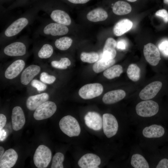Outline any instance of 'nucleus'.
Masks as SVG:
<instances>
[{"label":"nucleus","mask_w":168,"mask_h":168,"mask_svg":"<svg viewBox=\"0 0 168 168\" xmlns=\"http://www.w3.org/2000/svg\"><path fill=\"white\" fill-rule=\"evenodd\" d=\"M39 10L38 7L31 8L12 21L1 32V43L14 39L23 30L34 22L38 17Z\"/></svg>","instance_id":"1"},{"label":"nucleus","mask_w":168,"mask_h":168,"mask_svg":"<svg viewBox=\"0 0 168 168\" xmlns=\"http://www.w3.org/2000/svg\"><path fill=\"white\" fill-rule=\"evenodd\" d=\"M69 29L68 26L48 20L43 21L35 32L36 36L48 38L63 36L68 34Z\"/></svg>","instance_id":"2"},{"label":"nucleus","mask_w":168,"mask_h":168,"mask_svg":"<svg viewBox=\"0 0 168 168\" xmlns=\"http://www.w3.org/2000/svg\"><path fill=\"white\" fill-rule=\"evenodd\" d=\"M30 39L27 36L20 37L16 40L6 46L3 53L5 55L10 57H19L24 55L27 51V44Z\"/></svg>","instance_id":"3"},{"label":"nucleus","mask_w":168,"mask_h":168,"mask_svg":"<svg viewBox=\"0 0 168 168\" xmlns=\"http://www.w3.org/2000/svg\"><path fill=\"white\" fill-rule=\"evenodd\" d=\"M59 124L61 130L69 137L77 136L80 133L81 128L78 121L71 115L63 117Z\"/></svg>","instance_id":"4"},{"label":"nucleus","mask_w":168,"mask_h":168,"mask_svg":"<svg viewBox=\"0 0 168 168\" xmlns=\"http://www.w3.org/2000/svg\"><path fill=\"white\" fill-rule=\"evenodd\" d=\"M51 158L50 150L44 145H40L37 148L34 153V163L38 168H46L50 162Z\"/></svg>","instance_id":"5"},{"label":"nucleus","mask_w":168,"mask_h":168,"mask_svg":"<svg viewBox=\"0 0 168 168\" xmlns=\"http://www.w3.org/2000/svg\"><path fill=\"white\" fill-rule=\"evenodd\" d=\"M137 114L142 117H150L156 114L158 112L159 106L158 103L152 100H147L142 101L136 106Z\"/></svg>","instance_id":"6"},{"label":"nucleus","mask_w":168,"mask_h":168,"mask_svg":"<svg viewBox=\"0 0 168 168\" xmlns=\"http://www.w3.org/2000/svg\"><path fill=\"white\" fill-rule=\"evenodd\" d=\"M56 110L57 106L54 102L47 101L37 108L33 114V117L38 120L47 119L52 116Z\"/></svg>","instance_id":"7"},{"label":"nucleus","mask_w":168,"mask_h":168,"mask_svg":"<svg viewBox=\"0 0 168 168\" xmlns=\"http://www.w3.org/2000/svg\"><path fill=\"white\" fill-rule=\"evenodd\" d=\"M103 88L99 83H90L82 86L79 89V96L84 99H90L100 96L102 93Z\"/></svg>","instance_id":"8"},{"label":"nucleus","mask_w":168,"mask_h":168,"mask_svg":"<svg viewBox=\"0 0 168 168\" xmlns=\"http://www.w3.org/2000/svg\"><path fill=\"white\" fill-rule=\"evenodd\" d=\"M103 128L104 133L107 138L115 135L118 128V124L115 117L112 114L105 113L103 114Z\"/></svg>","instance_id":"9"},{"label":"nucleus","mask_w":168,"mask_h":168,"mask_svg":"<svg viewBox=\"0 0 168 168\" xmlns=\"http://www.w3.org/2000/svg\"><path fill=\"white\" fill-rule=\"evenodd\" d=\"M143 54L146 61L153 66L157 65L161 59L158 49L152 43H148L144 45Z\"/></svg>","instance_id":"10"},{"label":"nucleus","mask_w":168,"mask_h":168,"mask_svg":"<svg viewBox=\"0 0 168 168\" xmlns=\"http://www.w3.org/2000/svg\"><path fill=\"white\" fill-rule=\"evenodd\" d=\"M162 83L160 81L152 82L143 88L139 93L140 98L144 100H149L154 98L161 89Z\"/></svg>","instance_id":"11"},{"label":"nucleus","mask_w":168,"mask_h":168,"mask_svg":"<svg viewBox=\"0 0 168 168\" xmlns=\"http://www.w3.org/2000/svg\"><path fill=\"white\" fill-rule=\"evenodd\" d=\"M86 125L89 128L95 131L100 130L103 127V119L98 113L89 112L84 117Z\"/></svg>","instance_id":"12"},{"label":"nucleus","mask_w":168,"mask_h":168,"mask_svg":"<svg viewBox=\"0 0 168 168\" xmlns=\"http://www.w3.org/2000/svg\"><path fill=\"white\" fill-rule=\"evenodd\" d=\"M99 156L93 153H87L82 156L78 161L79 166L82 168H97L100 164Z\"/></svg>","instance_id":"13"},{"label":"nucleus","mask_w":168,"mask_h":168,"mask_svg":"<svg viewBox=\"0 0 168 168\" xmlns=\"http://www.w3.org/2000/svg\"><path fill=\"white\" fill-rule=\"evenodd\" d=\"M26 119L22 108L19 106L14 107L12 110V122L13 129L16 131L21 129L24 126Z\"/></svg>","instance_id":"14"},{"label":"nucleus","mask_w":168,"mask_h":168,"mask_svg":"<svg viewBox=\"0 0 168 168\" xmlns=\"http://www.w3.org/2000/svg\"><path fill=\"white\" fill-rule=\"evenodd\" d=\"M18 157L16 152L10 148L6 150L0 157V168H11L15 164Z\"/></svg>","instance_id":"15"},{"label":"nucleus","mask_w":168,"mask_h":168,"mask_svg":"<svg viewBox=\"0 0 168 168\" xmlns=\"http://www.w3.org/2000/svg\"><path fill=\"white\" fill-rule=\"evenodd\" d=\"M25 61L22 59L14 61L7 68L5 72V77L12 79L16 77L21 72L25 66Z\"/></svg>","instance_id":"16"},{"label":"nucleus","mask_w":168,"mask_h":168,"mask_svg":"<svg viewBox=\"0 0 168 168\" xmlns=\"http://www.w3.org/2000/svg\"><path fill=\"white\" fill-rule=\"evenodd\" d=\"M49 98V95L46 93L30 96L26 101V107L30 110H34L40 105L47 101Z\"/></svg>","instance_id":"17"},{"label":"nucleus","mask_w":168,"mask_h":168,"mask_svg":"<svg viewBox=\"0 0 168 168\" xmlns=\"http://www.w3.org/2000/svg\"><path fill=\"white\" fill-rule=\"evenodd\" d=\"M40 71V67L31 65L25 69L22 73L20 78L21 83L24 85L28 84Z\"/></svg>","instance_id":"18"},{"label":"nucleus","mask_w":168,"mask_h":168,"mask_svg":"<svg viewBox=\"0 0 168 168\" xmlns=\"http://www.w3.org/2000/svg\"><path fill=\"white\" fill-rule=\"evenodd\" d=\"M126 95L125 91L122 90L111 91L105 94L102 98V101L106 104H114L122 100Z\"/></svg>","instance_id":"19"},{"label":"nucleus","mask_w":168,"mask_h":168,"mask_svg":"<svg viewBox=\"0 0 168 168\" xmlns=\"http://www.w3.org/2000/svg\"><path fill=\"white\" fill-rule=\"evenodd\" d=\"M117 43L112 38H109L106 40L103 48L102 58L106 59H113L116 55L115 48Z\"/></svg>","instance_id":"20"},{"label":"nucleus","mask_w":168,"mask_h":168,"mask_svg":"<svg viewBox=\"0 0 168 168\" xmlns=\"http://www.w3.org/2000/svg\"><path fill=\"white\" fill-rule=\"evenodd\" d=\"M165 129L162 126L154 124L145 127L142 130L143 136L148 138H158L162 137Z\"/></svg>","instance_id":"21"},{"label":"nucleus","mask_w":168,"mask_h":168,"mask_svg":"<svg viewBox=\"0 0 168 168\" xmlns=\"http://www.w3.org/2000/svg\"><path fill=\"white\" fill-rule=\"evenodd\" d=\"M133 22L129 19H122L117 22L114 25L113 29V33L116 36L123 35L129 30L132 28Z\"/></svg>","instance_id":"22"},{"label":"nucleus","mask_w":168,"mask_h":168,"mask_svg":"<svg viewBox=\"0 0 168 168\" xmlns=\"http://www.w3.org/2000/svg\"><path fill=\"white\" fill-rule=\"evenodd\" d=\"M107 12L103 8L98 7L90 11L86 15L87 19L92 22L105 21L108 17Z\"/></svg>","instance_id":"23"},{"label":"nucleus","mask_w":168,"mask_h":168,"mask_svg":"<svg viewBox=\"0 0 168 168\" xmlns=\"http://www.w3.org/2000/svg\"><path fill=\"white\" fill-rule=\"evenodd\" d=\"M131 5L128 3L123 1L116 2L112 7L113 12L118 15H123L128 14L131 12Z\"/></svg>","instance_id":"24"},{"label":"nucleus","mask_w":168,"mask_h":168,"mask_svg":"<svg viewBox=\"0 0 168 168\" xmlns=\"http://www.w3.org/2000/svg\"><path fill=\"white\" fill-rule=\"evenodd\" d=\"M115 62V60L114 59H106L102 58L95 63L93 65L92 69L95 72L99 73L110 67Z\"/></svg>","instance_id":"25"},{"label":"nucleus","mask_w":168,"mask_h":168,"mask_svg":"<svg viewBox=\"0 0 168 168\" xmlns=\"http://www.w3.org/2000/svg\"><path fill=\"white\" fill-rule=\"evenodd\" d=\"M72 39L68 36H63L56 38L54 41V44L57 49L62 51L68 49L72 45Z\"/></svg>","instance_id":"26"},{"label":"nucleus","mask_w":168,"mask_h":168,"mask_svg":"<svg viewBox=\"0 0 168 168\" xmlns=\"http://www.w3.org/2000/svg\"><path fill=\"white\" fill-rule=\"evenodd\" d=\"M54 52L52 45L48 42L43 43L39 49L37 55L40 59H47L51 57Z\"/></svg>","instance_id":"27"},{"label":"nucleus","mask_w":168,"mask_h":168,"mask_svg":"<svg viewBox=\"0 0 168 168\" xmlns=\"http://www.w3.org/2000/svg\"><path fill=\"white\" fill-rule=\"evenodd\" d=\"M131 164L135 168H148L149 167L146 159L139 154H135L132 155Z\"/></svg>","instance_id":"28"},{"label":"nucleus","mask_w":168,"mask_h":168,"mask_svg":"<svg viewBox=\"0 0 168 168\" xmlns=\"http://www.w3.org/2000/svg\"><path fill=\"white\" fill-rule=\"evenodd\" d=\"M123 72L122 66L119 65H116L105 70L103 75L107 79H111L119 77Z\"/></svg>","instance_id":"29"},{"label":"nucleus","mask_w":168,"mask_h":168,"mask_svg":"<svg viewBox=\"0 0 168 168\" xmlns=\"http://www.w3.org/2000/svg\"><path fill=\"white\" fill-rule=\"evenodd\" d=\"M127 73L128 77L133 82H137L140 79V69L136 64H130L127 68Z\"/></svg>","instance_id":"30"},{"label":"nucleus","mask_w":168,"mask_h":168,"mask_svg":"<svg viewBox=\"0 0 168 168\" xmlns=\"http://www.w3.org/2000/svg\"><path fill=\"white\" fill-rule=\"evenodd\" d=\"M99 58L98 54L95 52H82L80 55V58L83 62L93 63L97 61Z\"/></svg>","instance_id":"31"},{"label":"nucleus","mask_w":168,"mask_h":168,"mask_svg":"<svg viewBox=\"0 0 168 168\" xmlns=\"http://www.w3.org/2000/svg\"><path fill=\"white\" fill-rule=\"evenodd\" d=\"M71 64L70 59L65 57L61 58L59 60H53L51 62L52 67L59 69H66Z\"/></svg>","instance_id":"32"},{"label":"nucleus","mask_w":168,"mask_h":168,"mask_svg":"<svg viewBox=\"0 0 168 168\" xmlns=\"http://www.w3.org/2000/svg\"><path fill=\"white\" fill-rule=\"evenodd\" d=\"M64 156L61 152H57L53 157L51 168H63V162L64 160Z\"/></svg>","instance_id":"33"},{"label":"nucleus","mask_w":168,"mask_h":168,"mask_svg":"<svg viewBox=\"0 0 168 168\" xmlns=\"http://www.w3.org/2000/svg\"><path fill=\"white\" fill-rule=\"evenodd\" d=\"M40 79L43 83L50 84L54 82L56 77L54 76L49 75L47 72H43L40 75Z\"/></svg>","instance_id":"34"},{"label":"nucleus","mask_w":168,"mask_h":168,"mask_svg":"<svg viewBox=\"0 0 168 168\" xmlns=\"http://www.w3.org/2000/svg\"><path fill=\"white\" fill-rule=\"evenodd\" d=\"M31 85L36 88L38 91H44L47 88V86L44 83L36 79L32 81Z\"/></svg>","instance_id":"35"},{"label":"nucleus","mask_w":168,"mask_h":168,"mask_svg":"<svg viewBox=\"0 0 168 168\" xmlns=\"http://www.w3.org/2000/svg\"><path fill=\"white\" fill-rule=\"evenodd\" d=\"M158 47L164 55L168 56V40H165L161 42Z\"/></svg>","instance_id":"36"},{"label":"nucleus","mask_w":168,"mask_h":168,"mask_svg":"<svg viewBox=\"0 0 168 168\" xmlns=\"http://www.w3.org/2000/svg\"><path fill=\"white\" fill-rule=\"evenodd\" d=\"M156 16L161 17L165 23L168 22V12L165 9L159 10L155 13Z\"/></svg>","instance_id":"37"},{"label":"nucleus","mask_w":168,"mask_h":168,"mask_svg":"<svg viewBox=\"0 0 168 168\" xmlns=\"http://www.w3.org/2000/svg\"><path fill=\"white\" fill-rule=\"evenodd\" d=\"M156 168H168V159L164 158L160 161L156 166Z\"/></svg>","instance_id":"38"},{"label":"nucleus","mask_w":168,"mask_h":168,"mask_svg":"<svg viewBox=\"0 0 168 168\" xmlns=\"http://www.w3.org/2000/svg\"><path fill=\"white\" fill-rule=\"evenodd\" d=\"M7 121L5 116L2 114H0V130L3 129L5 126Z\"/></svg>","instance_id":"39"},{"label":"nucleus","mask_w":168,"mask_h":168,"mask_svg":"<svg viewBox=\"0 0 168 168\" xmlns=\"http://www.w3.org/2000/svg\"><path fill=\"white\" fill-rule=\"evenodd\" d=\"M68 2L74 4H84L89 2L90 0H66Z\"/></svg>","instance_id":"40"},{"label":"nucleus","mask_w":168,"mask_h":168,"mask_svg":"<svg viewBox=\"0 0 168 168\" xmlns=\"http://www.w3.org/2000/svg\"><path fill=\"white\" fill-rule=\"evenodd\" d=\"M0 141H4L7 137V133L6 131L3 129L0 130Z\"/></svg>","instance_id":"41"},{"label":"nucleus","mask_w":168,"mask_h":168,"mask_svg":"<svg viewBox=\"0 0 168 168\" xmlns=\"http://www.w3.org/2000/svg\"><path fill=\"white\" fill-rule=\"evenodd\" d=\"M116 46L118 48L121 49H124L126 48V44L123 41H119L117 44Z\"/></svg>","instance_id":"42"},{"label":"nucleus","mask_w":168,"mask_h":168,"mask_svg":"<svg viewBox=\"0 0 168 168\" xmlns=\"http://www.w3.org/2000/svg\"><path fill=\"white\" fill-rule=\"evenodd\" d=\"M4 149L1 146L0 147V157H1L2 155L3 154L4 152Z\"/></svg>","instance_id":"43"},{"label":"nucleus","mask_w":168,"mask_h":168,"mask_svg":"<svg viewBox=\"0 0 168 168\" xmlns=\"http://www.w3.org/2000/svg\"><path fill=\"white\" fill-rule=\"evenodd\" d=\"M163 1H164V2L167 5H168V0H163Z\"/></svg>","instance_id":"44"},{"label":"nucleus","mask_w":168,"mask_h":168,"mask_svg":"<svg viewBox=\"0 0 168 168\" xmlns=\"http://www.w3.org/2000/svg\"><path fill=\"white\" fill-rule=\"evenodd\" d=\"M127 0L129 2H135L137 0Z\"/></svg>","instance_id":"45"}]
</instances>
